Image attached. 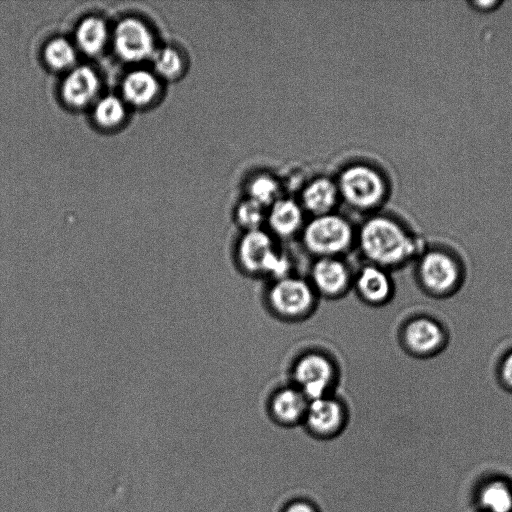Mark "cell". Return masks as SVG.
Segmentation results:
<instances>
[{
	"instance_id": "1",
	"label": "cell",
	"mask_w": 512,
	"mask_h": 512,
	"mask_svg": "<svg viewBox=\"0 0 512 512\" xmlns=\"http://www.w3.org/2000/svg\"><path fill=\"white\" fill-rule=\"evenodd\" d=\"M425 242L407 223L391 215L370 216L356 228L355 249L364 262L393 273L413 264Z\"/></svg>"
},
{
	"instance_id": "2",
	"label": "cell",
	"mask_w": 512,
	"mask_h": 512,
	"mask_svg": "<svg viewBox=\"0 0 512 512\" xmlns=\"http://www.w3.org/2000/svg\"><path fill=\"white\" fill-rule=\"evenodd\" d=\"M425 241L423 250L412 265L414 280L425 294L438 299L448 298L464 284V260L459 251L445 240L429 237Z\"/></svg>"
},
{
	"instance_id": "3",
	"label": "cell",
	"mask_w": 512,
	"mask_h": 512,
	"mask_svg": "<svg viewBox=\"0 0 512 512\" xmlns=\"http://www.w3.org/2000/svg\"><path fill=\"white\" fill-rule=\"evenodd\" d=\"M233 261L237 270L250 278L270 281L293 273L290 256L265 228L241 232Z\"/></svg>"
},
{
	"instance_id": "4",
	"label": "cell",
	"mask_w": 512,
	"mask_h": 512,
	"mask_svg": "<svg viewBox=\"0 0 512 512\" xmlns=\"http://www.w3.org/2000/svg\"><path fill=\"white\" fill-rule=\"evenodd\" d=\"M262 300L265 309L273 318L295 324L314 315L320 298L306 276L293 272L268 281Z\"/></svg>"
},
{
	"instance_id": "5",
	"label": "cell",
	"mask_w": 512,
	"mask_h": 512,
	"mask_svg": "<svg viewBox=\"0 0 512 512\" xmlns=\"http://www.w3.org/2000/svg\"><path fill=\"white\" fill-rule=\"evenodd\" d=\"M312 257H346L356 245V228L342 215L329 213L310 217L298 238Z\"/></svg>"
},
{
	"instance_id": "6",
	"label": "cell",
	"mask_w": 512,
	"mask_h": 512,
	"mask_svg": "<svg viewBox=\"0 0 512 512\" xmlns=\"http://www.w3.org/2000/svg\"><path fill=\"white\" fill-rule=\"evenodd\" d=\"M431 296L420 309L410 312L396 328V342L401 350L414 358H429L447 345L449 334L438 316L428 313Z\"/></svg>"
},
{
	"instance_id": "7",
	"label": "cell",
	"mask_w": 512,
	"mask_h": 512,
	"mask_svg": "<svg viewBox=\"0 0 512 512\" xmlns=\"http://www.w3.org/2000/svg\"><path fill=\"white\" fill-rule=\"evenodd\" d=\"M291 384L309 400L335 393L341 370L334 356L324 349L302 350L291 361L288 370Z\"/></svg>"
},
{
	"instance_id": "8",
	"label": "cell",
	"mask_w": 512,
	"mask_h": 512,
	"mask_svg": "<svg viewBox=\"0 0 512 512\" xmlns=\"http://www.w3.org/2000/svg\"><path fill=\"white\" fill-rule=\"evenodd\" d=\"M336 183L340 197L357 211H372L387 196L385 178L379 171L364 164L343 169Z\"/></svg>"
},
{
	"instance_id": "9",
	"label": "cell",
	"mask_w": 512,
	"mask_h": 512,
	"mask_svg": "<svg viewBox=\"0 0 512 512\" xmlns=\"http://www.w3.org/2000/svg\"><path fill=\"white\" fill-rule=\"evenodd\" d=\"M355 269L346 257L312 259L307 279L321 299L340 300L352 292Z\"/></svg>"
},
{
	"instance_id": "10",
	"label": "cell",
	"mask_w": 512,
	"mask_h": 512,
	"mask_svg": "<svg viewBox=\"0 0 512 512\" xmlns=\"http://www.w3.org/2000/svg\"><path fill=\"white\" fill-rule=\"evenodd\" d=\"M348 420L346 402L332 393L309 400L302 426L315 438L332 439L343 432Z\"/></svg>"
},
{
	"instance_id": "11",
	"label": "cell",
	"mask_w": 512,
	"mask_h": 512,
	"mask_svg": "<svg viewBox=\"0 0 512 512\" xmlns=\"http://www.w3.org/2000/svg\"><path fill=\"white\" fill-rule=\"evenodd\" d=\"M352 292L369 307L387 306L397 294L394 273L380 266L364 262L355 270Z\"/></svg>"
},
{
	"instance_id": "12",
	"label": "cell",
	"mask_w": 512,
	"mask_h": 512,
	"mask_svg": "<svg viewBox=\"0 0 512 512\" xmlns=\"http://www.w3.org/2000/svg\"><path fill=\"white\" fill-rule=\"evenodd\" d=\"M116 53L123 60L138 62L152 57L155 39L148 26L138 18L126 17L118 22L113 33Z\"/></svg>"
},
{
	"instance_id": "13",
	"label": "cell",
	"mask_w": 512,
	"mask_h": 512,
	"mask_svg": "<svg viewBox=\"0 0 512 512\" xmlns=\"http://www.w3.org/2000/svg\"><path fill=\"white\" fill-rule=\"evenodd\" d=\"M309 399L293 384L287 382L274 388L266 401L269 418L282 427L302 425Z\"/></svg>"
},
{
	"instance_id": "14",
	"label": "cell",
	"mask_w": 512,
	"mask_h": 512,
	"mask_svg": "<svg viewBox=\"0 0 512 512\" xmlns=\"http://www.w3.org/2000/svg\"><path fill=\"white\" fill-rule=\"evenodd\" d=\"M305 223L302 206L291 198L280 197L267 208L266 230L278 242L298 239Z\"/></svg>"
},
{
	"instance_id": "15",
	"label": "cell",
	"mask_w": 512,
	"mask_h": 512,
	"mask_svg": "<svg viewBox=\"0 0 512 512\" xmlns=\"http://www.w3.org/2000/svg\"><path fill=\"white\" fill-rule=\"evenodd\" d=\"M100 89L97 73L89 66L72 68L61 85V95L66 104L82 108L90 104Z\"/></svg>"
},
{
	"instance_id": "16",
	"label": "cell",
	"mask_w": 512,
	"mask_h": 512,
	"mask_svg": "<svg viewBox=\"0 0 512 512\" xmlns=\"http://www.w3.org/2000/svg\"><path fill=\"white\" fill-rule=\"evenodd\" d=\"M340 198L337 183L327 177H318L301 192L300 205L311 217L333 212Z\"/></svg>"
},
{
	"instance_id": "17",
	"label": "cell",
	"mask_w": 512,
	"mask_h": 512,
	"mask_svg": "<svg viewBox=\"0 0 512 512\" xmlns=\"http://www.w3.org/2000/svg\"><path fill=\"white\" fill-rule=\"evenodd\" d=\"M160 90L157 76L144 69L133 70L128 73L122 83L123 99L137 107L152 103Z\"/></svg>"
},
{
	"instance_id": "18",
	"label": "cell",
	"mask_w": 512,
	"mask_h": 512,
	"mask_svg": "<svg viewBox=\"0 0 512 512\" xmlns=\"http://www.w3.org/2000/svg\"><path fill=\"white\" fill-rule=\"evenodd\" d=\"M108 36L106 22L97 16L84 18L78 24L75 32L77 46L88 55L100 53L108 41Z\"/></svg>"
},
{
	"instance_id": "19",
	"label": "cell",
	"mask_w": 512,
	"mask_h": 512,
	"mask_svg": "<svg viewBox=\"0 0 512 512\" xmlns=\"http://www.w3.org/2000/svg\"><path fill=\"white\" fill-rule=\"evenodd\" d=\"M477 499L484 512H512V486L506 480L495 478L484 482Z\"/></svg>"
},
{
	"instance_id": "20",
	"label": "cell",
	"mask_w": 512,
	"mask_h": 512,
	"mask_svg": "<svg viewBox=\"0 0 512 512\" xmlns=\"http://www.w3.org/2000/svg\"><path fill=\"white\" fill-rule=\"evenodd\" d=\"M44 60L53 70L72 69L76 61V49L65 38L56 37L50 40L44 48Z\"/></svg>"
},
{
	"instance_id": "21",
	"label": "cell",
	"mask_w": 512,
	"mask_h": 512,
	"mask_svg": "<svg viewBox=\"0 0 512 512\" xmlns=\"http://www.w3.org/2000/svg\"><path fill=\"white\" fill-rule=\"evenodd\" d=\"M125 116V102L114 95H107L100 98L94 106V120L103 128L117 127L123 122Z\"/></svg>"
},
{
	"instance_id": "22",
	"label": "cell",
	"mask_w": 512,
	"mask_h": 512,
	"mask_svg": "<svg viewBox=\"0 0 512 512\" xmlns=\"http://www.w3.org/2000/svg\"><path fill=\"white\" fill-rule=\"evenodd\" d=\"M266 213V207L247 197L236 206L234 220L242 232L262 229L266 222Z\"/></svg>"
},
{
	"instance_id": "23",
	"label": "cell",
	"mask_w": 512,
	"mask_h": 512,
	"mask_svg": "<svg viewBox=\"0 0 512 512\" xmlns=\"http://www.w3.org/2000/svg\"><path fill=\"white\" fill-rule=\"evenodd\" d=\"M247 194L248 198L268 208L280 198V185L274 177L260 174L248 183Z\"/></svg>"
},
{
	"instance_id": "24",
	"label": "cell",
	"mask_w": 512,
	"mask_h": 512,
	"mask_svg": "<svg viewBox=\"0 0 512 512\" xmlns=\"http://www.w3.org/2000/svg\"><path fill=\"white\" fill-rule=\"evenodd\" d=\"M156 74L165 79H176L184 68V60L180 52L171 46L155 51L152 56Z\"/></svg>"
},
{
	"instance_id": "25",
	"label": "cell",
	"mask_w": 512,
	"mask_h": 512,
	"mask_svg": "<svg viewBox=\"0 0 512 512\" xmlns=\"http://www.w3.org/2000/svg\"><path fill=\"white\" fill-rule=\"evenodd\" d=\"M497 376L501 386L512 393V346L500 357Z\"/></svg>"
},
{
	"instance_id": "26",
	"label": "cell",
	"mask_w": 512,
	"mask_h": 512,
	"mask_svg": "<svg viewBox=\"0 0 512 512\" xmlns=\"http://www.w3.org/2000/svg\"><path fill=\"white\" fill-rule=\"evenodd\" d=\"M282 512H320L317 505L305 498H297L289 501L283 507Z\"/></svg>"
},
{
	"instance_id": "27",
	"label": "cell",
	"mask_w": 512,
	"mask_h": 512,
	"mask_svg": "<svg viewBox=\"0 0 512 512\" xmlns=\"http://www.w3.org/2000/svg\"><path fill=\"white\" fill-rule=\"evenodd\" d=\"M499 4L498 1H492V0H487V1H473L472 2V5L476 8H479V9H484L485 10V6H486V9L488 8H492L493 6Z\"/></svg>"
}]
</instances>
